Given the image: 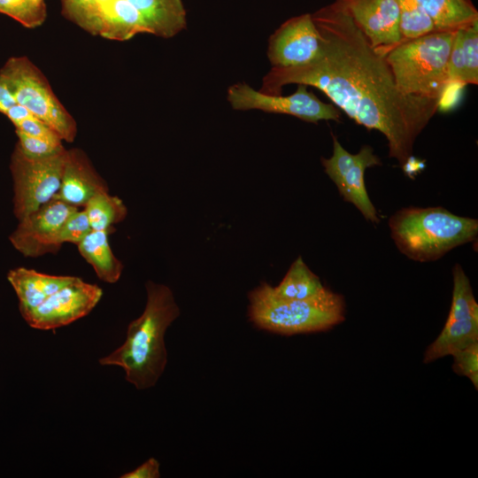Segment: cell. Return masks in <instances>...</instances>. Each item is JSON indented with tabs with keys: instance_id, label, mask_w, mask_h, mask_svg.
<instances>
[{
	"instance_id": "1",
	"label": "cell",
	"mask_w": 478,
	"mask_h": 478,
	"mask_svg": "<svg viewBox=\"0 0 478 478\" xmlns=\"http://www.w3.org/2000/svg\"><path fill=\"white\" fill-rule=\"evenodd\" d=\"M312 18L322 39L320 56L303 66L272 67L259 91L281 95L292 83L320 89L358 125L381 132L389 156L402 166L442 101L400 91L383 53L371 45L338 0Z\"/></svg>"
},
{
	"instance_id": "2",
	"label": "cell",
	"mask_w": 478,
	"mask_h": 478,
	"mask_svg": "<svg viewBox=\"0 0 478 478\" xmlns=\"http://www.w3.org/2000/svg\"><path fill=\"white\" fill-rule=\"evenodd\" d=\"M145 287L143 313L129 323L124 343L99 359L102 366L121 367L126 381L139 390L152 388L161 377L167 364L165 334L180 315L169 287L151 281Z\"/></svg>"
},
{
	"instance_id": "3",
	"label": "cell",
	"mask_w": 478,
	"mask_h": 478,
	"mask_svg": "<svg viewBox=\"0 0 478 478\" xmlns=\"http://www.w3.org/2000/svg\"><path fill=\"white\" fill-rule=\"evenodd\" d=\"M390 235L399 251L418 262L435 261L452 249L472 242L478 220L440 207H406L389 220Z\"/></svg>"
},
{
	"instance_id": "4",
	"label": "cell",
	"mask_w": 478,
	"mask_h": 478,
	"mask_svg": "<svg viewBox=\"0 0 478 478\" xmlns=\"http://www.w3.org/2000/svg\"><path fill=\"white\" fill-rule=\"evenodd\" d=\"M455 32H431L403 39L381 50L396 84L406 95L440 99L452 84L448 61Z\"/></svg>"
},
{
	"instance_id": "5",
	"label": "cell",
	"mask_w": 478,
	"mask_h": 478,
	"mask_svg": "<svg viewBox=\"0 0 478 478\" xmlns=\"http://www.w3.org/2000/svg\"><path fill=\"white\" fill-rule=\"evenodd\" d=\"M249 318L258 328L292 335L325 331L345 319L343 296L328 289L312 299H287L263 282L249 293Z\"/></svg>"
},
{
	"instance_id": "6",
	"label": "cell",
	"mask_w": 478,
	"mask_h": 478,
	"mask_svg": "<svg viewBox=\"0 0 478 478\" xmlns=\"http://www.w3.org/2000/svg\"><path fill=\"white\" fill-rule=\"evenodd\" d=\"M0 80L16 103L52 128L66 142L73 143L77 124L54 94L42 71L27 57H12L0 69Z\"/></svg>"
},
{
	"instance_id": "7",
	"label": "cell",
	"mask_w": 478,
	"mask_h": 478,
	"mask_svg": "<svg viewBox=\"0 0 478 478\" xmlns=\"http://www.w3.org/2000/svg\"><path fill=\"white\" fill-rule=\"evenodd\" d=\"M66 150L42 158L27 157L18 144L11 157L14 189V214L19 220L50 201L58 194Z\"/></svg>"
},
{
	"instance_id": "8",
	"label": "cell",
	"mask_w": 478,
	"mask_h": 478,
	"mask_svg": "<svg viewBox=\"0 0 478 478\" xmlns=\"http://www.w3.org/2000/svg\"><path fill=\"white\" fill-rule=\"evenodd\" d=\"M307 87L297 84L293 94L281 96L264 94L246 83H236L228 89L227 100L234 110H260L270 113L289 114L312 123L320 120L340 122L341 112L338 108L333 104L322 102Z\"/></svg>"
},
{
	"instance_id": "9",
	"label": "cell",
	"mask_w": 478,
	"mask_h": 478,
	"mask_svg": "<svg viewBox=\"0 0 478 478\" xmlns=\"http://www.w3.org/2000/svg\"><path fill=\"white\" fill-rule=\"evenodd\" d=\"M331 135L333 154L328 158H321L325 173L336 185L344 201L355 205L366 220L378 223L380 219L367 194L364 174L366 168L381 166V159L369 145L351 154L333 134Z\"/></svg>"
},
{
	"instance_id": "10",
	"label": "cell",
	"mask_w": 478,
	"mask_h": 478,
	"mask_svg": "<svg viewBox=\"0 0 478 478\" xmlns=\"http://www.w3.org/2000/svg\"><path fill=\"white\" fill-rule=\"evenodd\" d=\"M103 297L102 289L79 277L22 315L33 328L56 329L87 316Z\"/></svg>"
},
{
	"instance_id": "11",
	"label": "cell",
	"mask_w": 478,
	"mask_h": 478,
	"mask_svg": "<svg viewBox=\"0 0 478 478\" xmlns=\"http://www.w3.org/2000/svg\"><path fill=\"white\" fill-rule=\"evenodd\" d=\"M77 209L55 197L19 220L10 242L25 257L56 253L61 248L57 243L58 235L66 219Z\"/></svg>"
},
{
	"instance_id": "12",
	"label": "cell",
	"mask_w": 478,
	"mask_h": 478,
	"mask_svg": "<svg viewBox=\"0 0 478 478\" xmlns=\"http://www.w3.org/2000/svg\"><path fill=\"white\" fill-rule=\"evenodd\" d=\"M322 39L312 14L289 19L270 36L267 57L273 67H292L309 64L321 50Z\"/></svg>"
},
{
	"instance_id": "13",
	"label": "cell",
	"mask_w": 478,
	"mask_h": 478,
	"mask_svg": "<svg viewBox=\"0 0 478 478\" xmlns=\"http://www.w3.org/2000/svg\"><path fill=\"white\" fill-rule=\"evenodd\" d=\"M374 48H386L402 40L397 0H338Z\"/></svg>"
},
{
	"instance_id": "14",
	"label": "cell",
	"mask_w": 478,
	"mask_h": 478,
	"mask_svg": "<svg viewBox=\"0 0 478 478\" xmlns=\"http://www.w3.org/2000/svg\"><path fill=\"white\" fill-rule=\"evenodd\" d=\"M106 181L81 149L66 150L60 189L56 197L75 207H84L96 194L108 192Z\"/></svg>"
},
{
	"instance_id": "15",
	"label": "cell",
	"mask_w": 478,
	"mask_h": 478,
	"mask_svg": "<svg viewBox=\"0 0 478 478\" xmlns=\"http://www.w3.org/2000/svg\"><path fill=\"white\" fill-rule=\"evenodd\" d=\"M75 277L51 275L26 267H16L7 274V279L18 297L21 315L37 307Z\"/></svg>"
},
{
	"instance_id": "16",
	"label": "cell",
	"mask_w": 478,
	"mask_h": 478,
	"mask_svg": "<svg viewBox=\"0 0 478 478\" xmlns=\"http://www.w3.org/2000/svg\"><path fill=\"white\" fill-rule=\"evenodd\" d=\"M140 13L147 34L171 38L186 27L182 0H127Z\"/></svg>"
},
{
	"instance_id": "17",
	"label": "cell",
	"mask_w": 478,
	"mask_h": 478,
	"mask_svg": "<svg viewBox=\"0 0 478 478\" xmlns=\"http://www.w3.org/2000/svg\"><path fill=\"white\" fill-rule=\"evenodd\" d=\"M448 73L452 84L478 83V21L454 33Z\"/></svg>"
},
{
	"instance_id": "18",
	"label": "cell",
	"mask_w": 478,
	"mask_h": 478,
	"mask_svg": "<svg viewBox=\"0 0 478 478\" xmlns=\"http://www.w3.org/2000/svg\"><path fill=\"white\" fill-rule=\"evenodd\" d=\"M108 235L107 231L91 230L77 247L101 281L115 283L120 280L124 266L113 254Z\"/></svg>"
},
{
	"instance_id": "19",
	"label": "cell",
	"mask_w": 478,
	"mask_h": 478,
	"mask_svg": "<svg viewBox=\"0 0 478 478\" xmlns=\"http://www.w3.org/2000/svg\"><path fill=\"white\" fill-rule=\"evenodd\" d=\"M439 32H456L478 21L472 0H417Z\"/></svg>"
},
{
	"instance_id": "20",
	"label": "cell",
	"mask_w": 478,
	"mask_h": 478,
	"mask_svg": "<svg viewBox=\"0 0 478 478\" xmlns=\"http://www.w3.org/2000/svg\"><path fill=\"white\" fill-rule=\"evenodd\" d=\"M475 342H478V320L447 318L439 335L427 348L423 361L429 363L452 356Z\"/></svg>"
},
{
	"instance_id": "21",
	"label": "cell",
	"mask_w": 478,
	"mask_h": 478,
	"mask_svg": "<svg viewBox=\"0 0 478 478\" xmlns=\"http://www.w3.org/2000/svg\"><path fill=\"white\" fill-rule=\"evenodd\" d=\"M138 34H147L138 11L127 0H112L102 13L100 36L113 41H127Z\"/></svg>"
},
{
	"instance_id": "22",
	"label": "cell",
	"mask_w": 478,
	"mask_h": 478,
	"mask_svg": "<svg viewBox=\"0 0 478 478\" xmlns=\"http://www.w3.org/2000/svg\"><path fill=\"white\" fill-rule=\"evenodd\" d=\"M273 289L281 297L296 300L316 298L328 290L300 256L291 264L281 282L273 287Z\"/></svg>"
},
{
	"instance_id": "23",
	"label": "cell",
	"mask_w": 478,
	"mask_h": 478,
	"mask_svg": "<svg viewBox=\"0 0 478 478\" xmlns=\"http://www.w3.org/2000/svg\"><path fill=\"white\" fill-rule=\"evenodd\" d=\"M92 230L111 232L113 225L125 220L127 209L123 201L108 192L92 197L83 207Z\"/></svg>"
},
{
	"instance_id": "24",
	"label": "cell",
	"mask_w": 478,
	"mask_h": 478,
	"mask_svg": "<svg viewBox=\"0 0 478 478\" xmlns=\"http://www.w3.org/2000/svg\"><path fill=\"white\" fill-rule=\"evenodd\" d=\"M62 15L84 31L98 35L101 12L96 0H60Z\"/></svg>"
},
{
	"instance_id": "25",
	"label": "cell",
	"mask_w": 478,
	"mask_h": 478,
	"mask_svg": "<svg viewBox=\"0 0 478 478\" xmlns=\"http://www.w3.org/2000/svg\"><path fill=\"white\" fill-rule=\"evenodd\" d=\"M400 11L403 39H412L436 32L435 26L417 0H397Z\"/></svg>"
},
{
	"instance_id": "26",
	"label": "cell",
	"mask_w": 478,
	"mask_h": 478,
	"mask_svg": "<svg viewBox=\"0 0 478 478\" xmlns=\"http://www.w3.org/2000/svg\"><path fill=\"white\" fill-rule=\"evenodd\" d=\"M0 13L5 14L28 28L41 26L46 19V6L30 0H0Z\"/></svg>"
},
{
	"instance_id": "27",
	"label": "cell",
	"mask_w": 478,
	"mask_h": 478,
	"mask_svg": "<svg viewBox=\"0 0 478 478\" xmlns=\"http://www.w3.org/2000/svg\"><path fill=\"white\" fill-rule=\"evenodd\" d=\"M92 230L85 210H75L63 224L57 238L58 244H78Z\"/></svg>"
},
{
	"instance_id": "28",
	"label": "cell",
	"mask_w": 478,
	"mask_h": 478,
	"mask_svg": "<svg viewBox=\"0 0 478 478\" xmlns=\"http://www.w3.org/2000/svg\"><path fill=\"white\" fill-rule=\"evenodd\" d=\"M16 135L19 138L17 144L28 158H46L66 150L62 142H53L32 136L19 130H16Z\"/></svg>"
},
{
	"instance_id": "29",
	"label": "cell",
	"mask_w": 478,
	"mask_h": 478,
	"mask_svg": "<svg viewBox=\"0 0 478 478\" xmlns=\"http://www.w3.org/2000/svg\"><path fill=\"white\" fill-rule=\"evenodd\" d=\"M452 370L459 375L469 378L478 389V342L455 352Z\"/></svg>"
},
{
	"instance_id": "30",
	"label": "cell",
	"mask_w": 478,
	"mask_h": 478,
	"mask_svg": "<svg viewBox=\"0 0 478 478\" xmlns=\"http://www.w3.org/2000/svg\"><path fill=\"white\" fill-rule=\"evenodd\" d=\"M13 125L15 126L16 130L21 131L32 136L40 137L53 142L63 141L52 128H50L47 124L36 118L35 115L22 119L13 123Z\"/></svg>"
},
{
	"instance_id": "31",
	"label": "cell",
	"mask_w": 478,
	"mask_h": 478,
	"mask_svg": "<svg viewBox=\"0 0 478 478\" xmlns=\"http://www.w3.org/2000/svg\"><path fill=\"white\" fill-rule=\"evenodd\" d=\"M160 464L155 458H150L134 470L121 474L120 478H159Z\"/></svg>"
},
{
	"instance_id": "32",
	"label": "cell",
	"mask_w": 478,
	"mask_h": 478,
	"mask_svg": "<svg viewBox=\"0 0 478 478\" xmlns=\"http://www.w3.org/2000/svg\"><path fill=\"white\" fill-rule=\"evenodd\" d=\"M4 115L13 123L33 115L24 106L16 104L11 106L5 112Z\"/></svg>"
},
{
	"instance_id": "33",
	"label": "cell",
	"mask_w": 478,
	"mask_h": 478,
	"mask_svg": "<svg viewBox=\"0 0 478 478\" xmlns=\"http://www.w3.org/2000/svg\"><path fill=\"white\" fill-rule=\"evenodd\" d=\"M16 104L12 95L5 84L0 80V112L4 114L11 106Z\"/></svg>"
},
{
	"instance_id": "34",
	"label": "cell",
	"mask_w": 478,
	"mask_h": 478,
	"mask_svg": "<svg viewBox=\"0 0 478 478\" xmlns=\"http://www.w3.org/2000/svg\"><path fill=\"white\" fill-rule=\"evenodd\" d=\"M401 167L406 175H408L409 177H412L420 169L424 168V163L419 161L412 155Z\"/></svg>"
},
{
	"instance_id": "35",
	"label": "cell",
	"mask_w": 478,
	"mask_h": 478,
	"mask_svg": "<svg viewBox=\"0 0 478 478\" xmlns=\"http://www.w3.org/2000/svg\"><path fill=\"white\" fill-rule=\"evenodd\" d=\"M112 0H96V4L100 10L101 12V19H102V13L104 11V9L111 4Z\"/></svg>"
},
{
	"instance_id": "36",
	"label": "cell",
	"mask_w": 478,
	"mask_h": 478,
	"mask_svg": "<svg viewBox=\"0 0 478 478\" xmlns=\"http://www.w3.org/2000/svg\"><path fill=\"white\" fill-rule=\"evenodd\" d=\"M30 1L33 2L36 5L46 6L44 0H30Z\"/></svg>"
}]
</instances>
